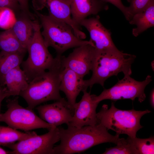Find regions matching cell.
<instances>
[{
  "mask_svg": "<svg viewBox=\"0 0 154 154\" xmlns=\"http://www.w3.org/2000/svg\"><path fill=\"white\" fill-rule=\"evenodd\" d=\"M58 128L60 142L54 147L52 154L79 153L103 143L117 144L121 139L119 134H110L106 128L99 123L80 127L68 126L66 129Z\"/></svg>",
  "mask_w": 154,
  "mask_h": 154,
  "instance_id": "cell-1",
  "label": "cell"
},
{
  "mask_svg": "<svg viewBox=\"0 0 154 154\" xmlns=\"http://www.w3.org/2000/svg\"><path fill=\"white\" fill-rule=\"evenodd\" d=\"M61 56L57 55L52 67L33 78L29 82L27 88L19 94L27 103L28 108L33 110L44 102L64 98L60 94L59 90L60 73L63 68Z\"/></svg>",
  "mask_w": 154,
  "mask_h": 154,
  "instance_id": "cell-2",
  "label": "cell"
},
{
  "mask_svg": "<svg viewBox=\"0 0 154 154\" xmlns=\"http://www.w3.org/2000/svg\"><path fill=\"white\" fill-rule=\"evenodd\" d=\"M136 56L134 55L125 53L117 48L97 52L92 71L90 78L84 80L86 88H91L95 84L104 87L108 78L117 76L122 72L124 75H131V65Z\"/></svg>",
  "mask_w": 154,
  "mask_h": 154,
  "instance_id": "cell-3",
  "label": "cell"
},
{
  "mask_svg": "<svg viewBox=\"0 0 154 154\" xmlns=\"http://www.w3.org/2000/svg\"><path fill=\"white\" fill-rule=\"evenodd\" d=\"M35 11L43 29L41 34L45 44L48 48L50 46L54 48L57 55H61L70 48L93 44L90 40H84L77 37L72 28L67 24Z\"/></svg>",
  "mask_w": 154,
  "mask_h": 154,
  "instance_id": "cell-4",
  "label": "cell"
},
{
  "mask_svg": "<svg viewBox=\"0 0 154 154\" xmlns=\"http://www.w3.org/2000/svg\"><path fill=\"white\" fill-rule=\"evenodd\" d=\"M150 112L148 110L141 111L119 109L115 106L114 101L109 109L108 105H103L96 116L98 123L108 130L111 129L119 135L125 134L134 138L137 131L143 127L140 124L141 117Z\"/></svg>",
  "mask_w": 154,
  "mask_h": 154,
  "instance_id": "cell-5",
  "label": "cell"
},
{
  "mask_svg": "<svg viewBox=\"0 0 154 154\" xmlns=\"http://www.w3.org/2000/svg\"><path fill=\"white\" fill-rule=\"evenodd\" d=\"M34 33L28 46L29 56L21 65L28 82L40 73L49 69L55 62L46 45L40 31L41 26L36 20L33 21Z\"/></svg>",
  "mask_w": 154,
  "mask_h": 154,
  "instance_id": "cell-6",
  "label": "cell"
},
{
  "mask_svg": "<svg viewBox=\"0 0 154 154\" xmlns=\"http://www.w3.org/2000/svg\"><path fill=\"white\" fill-rule=\"evenodd\" d=\"M7 102V109L0 114V122H5L8 126L26 131L41 128L49 130L56 127L42 120L33 110L21 106L17 98L8 99Z\"/></svg>",
  "mask_w": 154,
  "mask_h": 154,
  "instance_id": "cell-7",
  "label": "cell"
},
{
  "mask_svg": "<svg viewBox=\"0 0 154 154\" xmlns=\"http://www.w3.org/2000/svg\"><path fill=\"white\" fill-rule=\"evenodd\" d=\"M129 75H124V77L111 88L104 89L98 96L92 94L94 102L99 103L104 100L113 101L123 99L132 100L138 98L140 102H143L146 96L144 90L146 86L152 81L151 77L148 75L142 81L136 80Z\"/></svg>",
  "mask_w": 154,
  "mask_h": 154,
  "instance_id": "cell-8",
  "label": "cell"
},
{
  "mask_svg": "<svg viewBox=\"0 0 154 154\" xmlns=\"http://www.w3.org/2000/svg\"><path fill=\"white\" fill-rule=\"evenodd\" d=\"M45 134H37L8 145L14 154H52L54 145L60 140L57 127H53Z\"/></svg>",
  "mask_w": 154,
  "mask_h": 154,
  "instance_id": "cell-9",
  "label": "cell"
},
{
  "mask_svg": "<svg viewBox=\"0 0 154 154\" xmlns=\"http://www.w3.org/2000/svg\"><path fill=\"white\" fill-rule=\"evenodd\" d=\"M32 2L35 10H41L46 8L50 17L69 25L79 38L83 40L86 38L85 34L81 31L80 26L74 22L71 16L70 0H32Z\"/></svg>",
  "mask_w": 154,
  "mask_h": 154,
  "instance_id": "cell-10",
  "label": "cell"
},
{
  "mask_svg": "<svg viewBox=\"0 0 154 154\" xmlns=\"http://www.w3.org/2000/svg\"><path fill=\"white\" fill-rule=\"evenodd\" d=\"M96 52L93 44L76 47L68 56H61L62 66L71 69L83 78L92 70Z\"/></svg>",
  "mask_w": 154,
  "mask_h": 154,
  "instance_id": "cell-11",
  "label": "cell"
},
{
  "mask_svg": "<svg viewBox=\"0 0 154 154\" xmlns=\"http://www.w3.org/2000/svg\"><path fill=\"white\" fill-rule=\"evenodd\" d=\"M36 109L41 119L55 127L64 123L68 125L74 111L64 98L52 104L39 106Z\"/></svg>",
  "mask_w": 154,
  "mask_h": 154,
  "instance_id": "cell-12",
  "label": "cell"
},
{
  "mask_svg": "<svg viewBox=\"0 0 154 154\" xmlns=\"http://www.w3.org/2000/svg\"><path fill=\"white\" fill-rule=\"evenodd\" d=\"M83 92L81 100L74 106L72 119L68 126L80 127L98 124L96 110L99 103L94 101L90 92Z\"/></svg>",
  "mask_w": 154,
  "mask_h": 154,
  "instance_id": "cell-13",
  "label": "cell"
},
{
  "mask_svg": "<svg viewBox=\"0 0 154 154\" xmlns=\"http://www.w3.org/2000/svg\"><path fill=\"white\" fill-rule=\"evenodd\" d=\"M79 25L84 27L89 32L90 40L97 50L103 51L117 49L112 40L111 33L102 24L98 15L85 19Z\"/></svg>",
  "mask_w": 154,
  "mask_h": 154,
  "instance_id": "cell-14",
  "label": "cell"
},
{
  "mask_svg": "<svg viewBox=\"0 0 154 154\" xmlns=\"http://www.w3.org/2000/svg\"><path fill=\"white\" fill-rule=\"evenodd\" d=\"M87 89L83 78L71 69L62 68L60 73L59 90L65 94L68 102L74 110L77 97L81 92Z\"/></svg>",
  "mask_w": 154,
  "mask_h": 154,
  "instance_id": "cell-15",
  "label": "cell"
},
{
  "mask_svg": "<svg viewBox=\"0 0 154 154\" xmlns=\"http://www.w3.org/2000/svg\"><path fill=\"white\" fill-rule=\"evenodd\" d=\"M72 18L79 26L80 23L89 16L96 15L109 8L107 3L101 0H70Z\"/></svg>",
  "mask_w": 154,
  "mask_h": 154,
  "instance_id": "cell-16",
  "label": "cell"
},
{
  "mask_svg": "<svg viewBox=\"0 0 154 154\" xmlns=\"http://www.w3.org/2000/svg\"><path fill=\"white\" fill-rule=\"evenodd\" d=\"M129 23L136 27L132 30L133 35L137 37L148 29L154 26V0H153L143 11L133 15Z\"/></svg>",
  "mask_w": 154,
  "mask_h": 154,
  "instance_id": "cell-17",
  "label": "cell"
},
{
  "mask_svg": "<svg viewBox=\"0 0 154 154\" xmlns=\"http://www.w3.org/2000/svg\"><path fill=\"white\" fill-rule=\"evenodd\" d=\"M29 84L25 72L20 66L11 70L5 76L4 85L12 96L19 95L20 93L27 87Z\"/></svg>",
  "mask_w": 154,
  "mask_h": 154,
  "instance_id": "cell-18",
  "label": "cell"
},
{
  "mask_svg": "<svg viewBox=\"0 0 154 154\" xmlns=\"http://www.w3.org/2000/svg\"><path fill=\"white\" fill-rule=\"evenodd\" d=\"M23 46L27 50L34 33L33 21L24 16L17 19L11 28Z\"/></svg>",
  "mask_w": 154,
  "mask_h": 154,
  "instance_id": "cell-19",
  "label": "cell"
},
{
  "mask_svg": "<svg viewBox=\"0 0 154 154\" xmlns=\"http://www.w3.org/2000/svg\"><path fill=\"white\" fill-rule=\"evenodd\" d=\"M25 54L0 52V86H4V80L6 74L14 68L20 66Z\"/></svg>",
  "mask_w": 154,
  "mask_h": 154,
  "instance_id": "cell-20",
  "label": "cell"
},
{
  "mask_svg": "<svg viewBox=\"0 0 154 154\" xmlns=\"http://www.w3.org/2000/svg\"><path fill=\"white\" fill-rule=\"evenodd\" d=\"M0 49L11 53L25 54L27 50L22 46L11 29L0 33Z\"/></svg>",
  "mask_w": 154,
  "mask_h": 154,
  "instance_id": "cell-21",
  "label": "cell"
},
{
  "mask_svg": "<svg viewBox=\"0 0 154 154\" xmlns=\"http://www.w3.org/2000/svg\"><path fill=\"white\" fill-rule=\"evenodd\" d=\"M37 134L33 131L23 133L9 126L0 125V145L7 147L16 141L25 140Z\"/></svg>",
  "mask_w": 154,
  "mask_h": 154,
  "instance_id": "cell-22",
  "label": "cell"
},
{
  "mask_svg": "<svg viewBox=\"0 0 154 154\" xmlns=\"http://www.w3.org/2000/svg\"><path fill=\"white\" fill-rule=\"evenodd\" d=\"M114 147L106 148L103 154H138L132 141L131 138H121L119 141Z\"/></svg>",
  "mask_w": 154,
  "mask_h": 154,
  "instance_id": "cell-23",
  "label": "cell"
},
{
  "mask_svg": "<svg viewBox=\"0 0 154 154\" xmlns=\"http://www.w3.org/2000/svg\"><path fill=\"white\" fill-rule=\"evenodd\" d=\"M131 138L138 154L154 153V138L153 137L146 139H140L135 137Z\"/></svg>",
  "mask_w": 154,
  "mask_h": 154,
  "instance_id": "cell-24",
  "label": "cell"
},
{
  "mask_svg": "<svg viewBox=\"0 0 154 154\" xmlns=\"http://www.w3.org/2000/svg\"><path fill=\"white\" fill-rule=\"evenodd\" d=\"M16 20L12 9L6 7H0V28L6 30L11 29Z\"/></svg>",
  "mask_w": 154,
  "mask_h": 154,
  "instance_id": "cell-25",
  "label": "cell"
},
{
  "mask_svg": "<svg viewBox=\"0 0 154 154\" xmlns=\"http://www.w3.org/2000/svg\"><path fill=\"white\" fill-rule=\"evenodd\" d=\"M127 0L130 4L127 8L130 19L133 15L143 11L153 0Z\"/></svg>",
  "mask_w": 154,
  "mask_h": 154,
  "instance_id": "cell-26",
  "label": "cell"
},
{
  "mask_svg": "<svg viewBox=\"0 0 154 154\" xmlns=\"http://www.w3.org/2000/svg\"><path fill=\"white\" fill-rule=\"evenodd\" d=\"M101 0L104 3H109L114 5L121 11L127 20L128 21L129 20L130 17L128 12L127 7L123 4L121 0Z\"/></svg>",
  "mask_w": 154,
  "mask_h": 154,
  "instance_id": "cell-27",
  "label": "cell"
},
{
  "mask_svg": "<svg viewBox=\"0 0 154 154\" xmlns=\"http://www.w3.org/2000/svg\"><path fill=\"white\" fill-rule=\"evenodd\" d=\"M6 7L13 11L21 9L18 2L16 0H0V7Z\"/></svg>",
  "mask_w": 154,
  "mask_h": 154,
  "instance_id": "cell-28",
  "label": "cell"
},
{
  "mask_svg": "<svg viewBox=\"0 0 154 154\" xmlns=\"http://www.w3.org/2000/svg\"><path fill=\"white\" fill-rule=\"evenodd\" d=\"M19 4L21 9L24 14L33 18L32 15L30 13L29 10L28 0H16Z\"/></svg>",
  "mask_w": 154,
  "mask_h": 154,
  "instance_id": "cell-29",
  "label": "cell"
},
{
  "mask_svg": "<svg viewBox=\"0 0 154 154\" xmlns=\"http://www.w3.org/2000/svg\"><path fill=\"white\" fill-rule=\"evenodd\" d=\"M12 96L5 86H0V114L2 101L6 97Z\"/></svg>",
  "mask_w": 154,
  "mask_h": 154,
  "instance_id": "cell-30",
  "label": "cell"
},
{
  "mask_svg": "<svg viewBox=\"0 0 154 154\" xmlns=\"http://www.w3.org/2000/svg\"><path fill=\"white\" fill-rule=\"evenodd\" d=\"M154 90H153L151 91L150 95V103L151 106L153 108L154 107Z\"/></svg>",
  "mask_w": 154,
  "mask_h": 154,
  "instance_id": "cell-31",
  "label": "cell"
},
{
  "mask_svg": "<svg viewBox=\"0 0 154 154\" xmlns=\"http://www.w3.org/2000/svg\"><path fill=\"white\" fill-rule=\"evenodd\" d=\"M0 145V154H11V151H6L1 147Z\"/></svg>",
  "mask_w": 154,
  "mask_h": 154,
  "instance_id": "cell-32",
  "label": "cell"
}]
</instances>
